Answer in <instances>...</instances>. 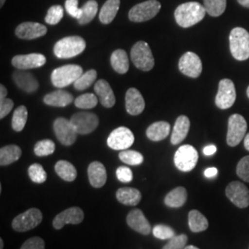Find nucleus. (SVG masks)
Listing matches in <instances>:
<instances>
[{
	"instance_id": "5fc2aeb1",
	"label": "nucleus",
	"mask_w": 249,
	"mask_h": 249,
	"mask_svg": "<svg viewBox=\"0 0 249 249\" xmlns=\"http://www.w3.org/2000/svg\"><path fill=\"white\" fill-rule=\"evenodd\" d=\"M237 2L240 4L241 6L249 9V0H237Z\"/></svg>"
},
{
	"instance_id": "423d86ee",
	"label": "nucleus",
	"mask_w": 249,
	"mask_h": 249,
	"mask_svg": "<svg viewBox=\"0 0 249 249\" xmlns=\"http://www.w3.org/2000/svg\"><path fill=\"white\" fill-rule=\"evenodd\" d=\"M160 3L157 0H148L134 6L128 12V18L134 22H143L154 18L160 11Z\"/></svg>"
},
{
	"instance_id": "c9c22d12",
	"label": "nucleus",
	"mask_w": 249,
	"mask_h": 249,
	"mask_svg": "<svg viewBox=\"0 0 249 249\" xmlns=\"http://www.w3.org/2000/svg\"><path fill=\"white\" fill-rule=\"evenodd\" d=\"M207 13L212 17H219L226 9V0H203Z\"/></svg>"
},
{
	"instance_id": "a18cd8bd",
	"label": "nucleus",
	"mask_w": 249,
	"mask_h": 249,
	"mask_svg": "<svg viewBox=\"0 0 249 249\" xmlns=\"http://www.w3.org/2000/svg\"><path fill=\"white\" fill-rule=\"evenodd\" d=\"M236 174L242 180L249 183V155L239 160L236 166Z\"/></svg>"
},
{
	"instance_id": "393cba45",
	"label": "nucleus",
	"mask_w": 249,
	"mask_h": 249,
	"mask_svg": "<svg viewBox=\"0 0 249 249\" xmlns=\"http://www.w3.org/2000/svg\"><path fill=\"white\" fill-rule=\"evenodd\" d=\"M73 101V96L69 91L58 89L46 94L44 98L45 105L50 107H66Z\"/></svg>"
},
{
	"instance_id": "ddd939ff",
	"label": "nucleus",
	"mask_w": 249,
	"mask_h": 249,
	"mask_svg": "<svg viewBox=\"0 0 249 249\" xmlns=\"http://www.w3.org/2000/svg\"><path fill=\"white\" fill-rule=\"evenodd\" d=\"M225 194L231 203L240 209L249 206V189L239 181L231 182L225 189Z\"/></svg>"
},
{
	"instance_id": "aec40b11",
	"label": "nucleus",
	"mask_w": 249,
	"mask_h": 249,
	"mask_svg": "<svg viewBox=\"0 0 249 249\" xmlns=\"http://www.w3.org/2000/svg\"><path fill=\"white\" fill-rule=\"evenodd\" d=\"M126 223L134 231H138L144 235L150 234L151 231V224L144 216L142 212L139 209L133 210L127 214Z\"/></svg>"
},
{
	"instance_id": "8fccbe9b",
	"label": "nucleus",
	"mask_w": 249,
	"mask_h": 249,
	"mask_svg": "<svg viewBox=\"0 0 249 249\" xmlns=\"http://www.w3.org/2000/svg\"><path fill=\"white\" fill-rule=\"evenodd\" d=\"M13 107L14 103L11 99L5 98L0 100V118L3 119L4 117L8 116L11 112Z\"/></svg>"
},
{
	"instance_id": "2f4dec72",
	"label": "nucleus",
	"mask_w": 249,
	"mask_h": 249,
	"mask_svg": "<svg viewBox=\"0 0 249 249\" xmlns=\"http://www.w3.org/2000/svg\"><path fill=\"white\" fill-rule=\"evenodd\" d=\"M188 225L193 232H200L208 229L209 222L203 214L196 210H192L188 214Z\"/></svg>"
},
{
	"instance_id": "6e6552de",
	"label": "nucleus",
	"mask_w": 249,
	"mask_h": 249,
	"mask_svg": "<svg viewBox=\"0 0 249 249\" xmlns=\"http://www.w3.org/2000/svg\"><path fill=\"white\" fill-rule=\"evenodd\" d=\"M43 221V214L40 210L33 208L18 214L12 221V228L17 231H28L35 229Z\"/></svg>"
},
{
	"instance_id": "49530a36",
	"label": "nucleus",
	"mask_w": 249,
	"mask_h": 249,
	"mask_svg": "<svg viewBox=\"0 0 249 249\" xmlns=\"http://www.w3.org/2000/svg\"><path fill=\"white\" fill-rule=\"evenodd\" d=\"M65 8L67 12L73 18L79 19L81 17L82 10L79 8V0H66Z\"/></svg>"
},
{
	"instance_id": "f03ea898",
	"label": "nucleus",
	"mask_w": 249,
	"mask_h": 249,
	"mask_svg": "<svg viewBox=\"0 0 249 249\" xmlns=\"http://www.w3.org/2000/svg\"><path fill=\"white\" fill-rule=\"evenodd\" d=\"M231 55L238 61L249 58V33L244 28H233L229 36Z\"/></svg>"
},
{
	"instance_id": "5701e85b",
	"label": "nucleus",
	"mask_w": 249,
	"mask_h": 249,
	"mask_svg": "<svg viewBox=\"0 0 249 249\" xmlns=\"http://www.w3.org/2000/svg\"><path fill=\"white\" fill-rule=\"evenodd\" d=\"M89 184L95 188L104 187L107 182V174L105 165L100 161H92L88 167Z\"/></svg>"
},
{
	"instance_id": "9b49d317",
	"label": "nucleus",
	"mask_w": 249,
	"mask_h": 249,
	"mask_svg": "<svg viewBox=\"0 0 249 249\" xmlns=\"http://www.w3.org/2000/svg\"><path fill=\"white\" fill-rule=\"evenodd\" d=\"M53 131L59 142L65 146H71L77 140L78 132L71 121L64 117H58L54 120Z\"/></svg>"
},
{
	"instance_id": "473e14b6",
	"label": "nucleus",
	"mask_w": 249,
	"mask_h": 249,
	"mask_svg": "<svg viewBox=\"0 0 249 249\" xmlns=\"http://www.w3.org/2000/svg\"><path fill=\"white\" fill-rule=\"evenodd\" d=\"M54 170L58 177L67 182H72L77 178V170L68 160H58L54 165Z\"/></svg>"
},
{
	"instance_id": "4468645a",
	"label": "nucleus",
	"mask_w": 249,
	"mask_h": 249,
	"mask_svg": "<svg viewBox=\"0 0 249 249\" xmlns=\"http://www.w3.org/2000/svg\"><path fill=\"white\" fill-rule=\"evenodd\" d=\"M179 71L189 78H198L202 72V63L199 56L193 52L184 53L178 63Z\"/></svg>"
},
{
	"instance_id": "1a4fd4ad",
	"label": "nucleus",
	"mask_w": 249,
	"mask_h": 249,
	"mask_svg": "<svg viewBox=\"0 0 249 249\" xmlns=\"http://www.w3.org/2000/svg\"><path fill=\"white\" fill-rule=\"evenodd\" d=\"M198 160V153L191 145H183L178 149L174 161L178 169L182 172H190L195 168Z\"/></svg>"
},
{
	"instance_id": "4c0bfd02",
	"label": "nucleus",
	"mask_w": 249,
	"mask_h": 249,
	"mask_svg": "<svg viewBox=\"0 0 249 249\" xmlns=\"http://www.w3.org/2000/svg\"><path fill=\"white\" fill-rule=\"evenodd\" d=\"M119 159L129 165H140L142 163L144 157L139 151L124 150L119 153Z\"/></svg>"
},
{
	"instance_id": "bb28decb",
	"label": "nucleus",
	"mask_w": 249,
	"mask_h": 249,
	"mask_svg": "<svg viewBox=\"0 0 249 249\" xmlns=\"http://www.w3.org/2000/svg\"><path fill=\"white\" fill-rule=\"evenodd\" d=\"M171 125L168 122L159 121L151 124L146 130V135L152 142H160L168 137Z\"/></svg>"
},
{
	"instance_id": "6e6d98bb",
	"label": "nucleus",
	"mask_w": 249,
	"mask_h": 249,
	"mask_svg": "<svg viewBox=\"0 0 249 249\" xmlns=\"http://www.w3.org/2000/svg\"><path fill=\"white\" fill-rule=\"evenodd\" d=\"M244 145H245V148L246 150H248L249 151V133L248 135H246L245 137V140H244Z\"/></svg>"
},
{
	"instance_id": "de8ad7c7",
	"label": "nucleus",
	"mask_w": 249,
	"mask_h": 249,
	"mask_svg": "<svg viewBox=\"0 0 249 249\" xmlns=\"http://www.w3.org/2000/svg\"><path fill=\"white\" fill-rule=\"evenodd\" d=\"M45 241L41 237L35 236L28 239L24 244L21 246L20 249H45Z\"/></svg>"
},
{
	"instance_id": "7c9ffc66",
	"label": "nucleus",
	"mask_w": 249,
	"mask_h": 249,
	"mask_svg": "<svg viewBox=\"0 0 249 249\" xmlns=\"http://www.w3.org/2000/svg\"><path fill=\"white\" fill-rule=\"evenodd\" d=\"M111 65L115 71L119 74H124L129 70L128 56L124 50L117 49L111 55Z\"/></svg>"
},
{
	"instance_id": "412c9836",
	"label": "nucleus",
	"mask_w": 249,
	"mask_h": 249,
	"mask_svg": "<svg viewBox=\"0 0 249 249\" xmlns=\"http://www.w3.org/2000/svg\"><path fill=\"white\" fill-rule=\"evenodd\" d=\"M12 79L19 89L29 93L35 92L39 88V82L36 77L26 71H16L12 75Z\"/></svg>"
},
{
	"instance_id": "b1692460",
	"label": "nucleus",
	"mask_w": 249,
	"mask_h": 249,
	"mask_svg": "<svg viewBox=\"0 0 249 249\" xmlns=\"http://www.w3.org/2000/svg\"><path fill=\"white\" fill-rule=\"evenodd\" d=\"M190 128V120L186 116H178L171 137V142L173 145H178L182 142L188 134Z\"/></svg>"
},
{
	"instance_id": "f8f14e48",
	"label": "nucleus",
	"mask_w": 249,
	"mask_h": 249,
	"mask_svg": "<svg viewBox=\"0 0 249 249\" xmlns=\"http://www.w3.org/2000/svg\"><path fill=\"white\" fill-rule=\"evenodd\" d=\"M236 99L234 84L229 79H223L219 83V89L215 98V104L220 109H229L233 106Z\"/></svg>"
},
{
	"instance_id": "a19ab883",
	"label": "nucleus",
	"mask_w": 249,
	"mask_h": 249,
	"mask_svg": "<svg viewBox=\"0 0 249 249\" xmlns=\"http://www.w3.org/2000/svg\"><path fill=\"white\" fill-rule=\"evenodd\" d=\"M55 150V145L50 140H44L36 143L35 146V153L39 157H44L53 154Z\"/></svg>"
},
{
	"instance_id": "dca6fc26",
	"label": "nucleus",
	"mask_w": 249,
	"mask_h": 249,
	"mask_svg": "<svg viewBox=\"0 0 249 249\" xmlns=\"http://www.w3.org/2000/svg\"><path fill=\"white\" fill-rule=\"evenodd\" d=\"M12 65L17 70H32L41 68L46 63V58L42 53H28V54H18L12 58Z\"/></svg>"
},
{
	"instance_id": "6ab92c4d",
	"label": "nucleus",
	"mask_w": 249,
	"mask_h": 249,
	"mask_svg": "<svg viewBox=\"0 0 249 249\" xmlns=\"http://www.w3.org/2000/svg\"><path fill=\"white\" fill-rule=\"evenodd\" d=\"M125 109L131 116H139L145 109V101L139 89L130 88L125 93Z\"/></svg>"
},
{
	"instance_id": "3c124183",
	"label": "nucleus",
	"mask_w": 249,
	"mask_h": 249,
	"mask_svg": "<svg viewBox=\"0 0 249 249\" xmlns=\"http://www.w3.org/2000/svg\"><path fill=\"white\" fill-rule=\"evenodd\" d=\"M217 151V147L215 145H208L203 149V153L206 156H212Z\"/></svg>"
},
{
	"instance_id": "f257e3e1",
	"label": "nucleus",
	"mask_w": 249,
	"mask_h": 249,
	"mask_svg": "<svg viewBox=\"0 0 249 249\" xmlns=\"http://www.w3.org/2000/svg\"><path fill=\"white\" fill-rule=\"evenodd\" d=\"M206 9L198 2H187L178 6L175 11L177 23L182 28L194 26L205 18Z\"/></svg>"
},
{
	"instance_id": "c03bdc74",
	"label": "nucleus",
	"mask_w": 249,
	"mask_h": 249,
	"mask_svg": "<svg viewBox=\"0 0 249 249\" xmlns=\"http://www.w3.org/2000/svg\"><path fill=\"white\" fill-rule=\"evenodd\" d=\"M187 236L186 234L175 235L169 239V242L162 248V249H185L187 245Z\"/></svg>"
},
{
	"instance_id": "20e7f679",
	"label": "nucleus",
	"mask_w": 249,
	"mask_h": 249,
	"mask_svg": "<svg viewBox=\"0 0 249 249\" xmlns=\"http://www.w3.org/2000/svg\"><path fill=\"white\" fill-rule=\"evenodd\" d=\"M83 74V70L78 65H66L55 69L51 75L53 86L62 89L67 87L80 78Z\"/></svg>"
},
{
	"instance_id": "c85d7f7f",
	"label": "nucleus",
	"mask_w": 249,
	"mask_h": 249,
	"mask_svg": "<svg viewBox=\"0 0 249 249\" xmlns=\"http://www.w3.org/2000/svg\"><path fill=\"white\" fill-rule=\"evenodd\" d=\"M187 199V189L185 187H178L166 195L164 203L170 208H180L186 203Z\"/></svg>"
},
{
	"instance_id": "0eeeda50",
	"label": "nucleus",
	"mask_w": 249,
	"mask_h": 249,
	"mask_svg": "<svg viewBox=\"0 0 249 249\" xmlns=\"http://www.w3.org/2000/svg\"><path fill=\"white\" fill-rule=\"evenodd\" d=\"M248 129V124L244 116L233 114L228 119V132L226 142L230 147H235L245 139Z\"/></svg>"
},
{
	"instance_id": "58836bf2",
	"label": "nucleus",
	"mask_w": 249,
	"mask_h": 249,
	"mask_svg": "<svg viewBox=\"0 0 249 249\" xmlns=\"http://www.w3.org/2000/svg\"><path fill=\"white\" fill-rule=\"evenodd\" d=\"M28 174L31 180L36 184H43L47 179L46 172L44 167L39 163L32 164L28 169Z\"/></svg>"
},
{
	"instance_id": "2eb2a0df",
	"label": "nucleus",
	"mask_w": 249,
	"mask_h": 249,
	"mask_svg": "<svg viewBox=\"0 0 249 249\" xmlns=\"http://www.w3.org/2000/svg\"><path fill=\"white\" fill-rule=\"evenodd\" d=\"M71 121L76 131L80 135L91 133L97 128L99 124L98 116L88 112H80L73 115Z\"/></svg>"
},
{
	"instance_id": "f3484780",
	"label": "nucleus",
	"mask_w": 249,
	"mask_h": 249,
	"mask_svg": "<svg viewBox=\"0 0 249 249\" xmlns=\"http://www.w3.org/2000/svg\"><path fill=\"white\" fill-rule=\"evenodd\" d=\"M83 219V211L78 207H72L55 216L53 221V228L60 230L66 224H79Z\"/></svg>"
},
{
	"instance_id": "4be33fe9",
	"label": "nucleus",
	"mask_w": 249,
	"mask_h": 249,
	"mask_svg": "<svg viewBox=\"0 0 249 249\" xmlns=\"http://www.w3.org/2000/svg\"><path fill=\"white\" fill-rule=\"evenodd\" d=\"M94 91L100 99V103L104 107L111 108L115 106L116 96L107 80H98L94 85Z\"/></svg>"
},
{
	"instance_id": "09e8293b",
	"label": "nucleus",
	"mask_w": 249,
	"mask_h": 249,
	"mask_svg": "<svg viewBox=\"0 0 249 249\" xmlns=\"http://www.w3.org/2000/svg\"><path fill=\"white\" fill-rule=\"evenodd\" d=\"M116 178L122 183H129L133 179V174L128 167L120 166L116 170Z\"/></svg>"
},
{
	"instance_id": "e433bc0d",
	"label": "nucleus",
	"mask_w": 249,
	"mask_h": 249,
	"mask_svg": "<svg viewBox=\"0 0 249 249\" xmlns=\"http://www.w3.org/2000/svg\"><path fill=\"white\" fill-rule=\"evenodd\" d=\"M97 78V72L94 70H89L83 73L78 80L75 81L74 87L78 90H84L88 89L89 86L95 81Z\"/></svg>"
},
{
	"instance_id": "13d9d810",
	"label": "nucleus",
	"mask_w": 249,
	"mask_h": 249,
	"mask_svg": "<svg viewBox=\"0 0 249 249\" xmlns=\"http://www.w3.org/2000/svg\"><path fill=\"white\" fill-rule=\"evenodd\" d=\"M3 248H4V241L1 238L0 239V249H3Z\"/></svg>"
},
{
	"instance_id": "79ce46f5",
	"label": "nucleus",
	"mask_w": 249,
	"mask_h": 249,
	"mask_svg": "<svg viewBox=\"0 0 249 249\" xmlns=\"http://www.w3.org/2000/svg\"><path fill=\"white\" fill-rule=\"evenodd\" d=\"M64 16V10L60 5H54L48 9L46 17H45V22L49 25H55L59 23Z\"/></svg>"
},
{
	"instance_id": "9d476101",
	"label": "nucleus",
	"mask_w": 249,
	"mask_h": 249,
	"mask_svg": "<svg viewBox=\"0 0 249 249\" xmlns=\"http://www.w3.org/2000/svg\"><path fill=\"white\" fill-rule=\"evenodd\" d=\"M135 141L132 131L124 126L113 130L107 139V145L116 151H124L132 146Z\"/></svg>"
},
{
	"instance_id": "603ef678",
	"label": "nucleus",
	"mask_w": 249,
	"mask_h": 249,
	"mask_svg": "<svg viewBox=\"0 0 249 249\" xmlns=\"http://www.w3.org/2000/svg\"><path fill=\"white\" fill-rule=\"evenodd\" d=\"M218 174V169L215 167H210L205 170L204 176L206 178H215Z\"/></svg>"
},
{
	"instance_id": "7ed1b4c3",
	"label": "nucleus",
	"mask_w": 249,
	"mask_h": 249,
	"mask_svg": "<svg viewBox=\"0 0 249 249\" xmlns=\"http://www.w3.org/2000/svg\"><path fill=\"white\" fill-rule=\"evenodd\" d=\"M86 42L80 36H69L59 40L53 47V53L58 58H71L82 53Z\"/></svg>"
},
{
	"instance_id": "ea45409f",
	"label": "nucleus",
	"mask_w": 249,
	"mask_h": 249,
	"mask_svg": "<svg viewBox=\"0 0 249 249\" xmlns=\"http://www.w3.org/2000/svg\"><path fill=\"white\" fill-rule=\"evenodd\" d=\"M98 99L93 93H85L75 100V106L80 109H91L97 106Z\"/></svg>"
},
{
	"instance_id": "4d7b16f0",
	"label": "nucleus",
	"mask_w": 249,
	"mask_h": 249,
	"mask_svg": "<svg viewBox=\"0 0 249 249\" xmlns=\"http://www.w3.org/2000/svg\"><path fill=\"white\" fill-rule=\"evenodd\" d=\"M185 249H199L198 248H196V247H194V246H188V247H186Z\"/></svg>"
},
{
	"instance_id": "a878e982",
	"label": "nucleus",
	"mask_w": 249,
	"mask_h": 249,
	"mask_svg": "<svg viewBox=\"0 0 249 249\" xmlns=\"http://www.w3.org/2000/svg\"><path fill=\"white\" fill-rule=\"evenodd\" d=\"M116 198L122 204L136 206L142 200V193L136 188L121 187L116 191Z\"/></svg>"
},
{
	"instance_id": "a211bd4d",
	"label": "nucleus",
	"mask_w": 249,
	"mask_h": 249,
	"mask_svg": "<svg viewBox=\"0 0 249 249\" xmlns=\"http://www.w3.org/2000/svg\"><path fill=\"white\" fill-rule=\"evenodd\" d=\"M47 29L45 25L37 22H23L15 31L16 36L24 40H34L45 36Z\"/></svg>"
},
{
	"instance_id": "052dcab7",
	"label": "nucleus",
	"mask_w": 249,
	"mask_h": 249,
	"mask_svg": "<svg viewBox=\"0 0 249 249\" xmlns=\"http://www.w3.org/2000/svg\"><path fill=\"white\" fill-rule=\"evenodd\" d=\"M247 94H248V97L249 98V88H248V89H247Z\"/></svg>"
},
{
	"instance_id": "39448f33",
	"label": "nucleus",
	"mask_w": 249,
	"mask_h": 249,
	"mask_svg": "<svg viewBox=\"0 0 249 249\" xmlns=\"http://www.w3.org/2000/svg\"><path fill=\"white\" fill-rule=\"evenodd\" d=\"M131 60L135 67L142 71H150L154 67V57L149 45L140 41L135 44L131 49Z\"/></svg>"
},
{
	"instance_id": "f704fd0d",
	"label": "nucleus",
	"mask_w": 249,
	"mask_h": 249,
	"mask_svg": "<svg viewBox=\"0 0 249 249\" xmlns=\"http://www.w3.org/2000/svg\"><path fill=\"white\" fill-rule=\"evenodd\" d=\"M28 119V110L24 106L18 107L13 113L11 125L16 132H20L24 128Z\"/></svg>"
},
{
	"instance_id": "bf43d9fd",
	"label": "nucleus",
	"mask_w": 249,
	"mask_h": 249,
	"mask_svg": "<svg viewBox=\"0 0 249 249\" xmlns=\"http://www.w3.org/2000/svg\"><path fill=\"white\" fill-rule=\"evenodd\" d=\"M5 1H6V0H1V1H0V7H1V8L3 7V5H4Z\"/></svg>"
},
{
	"instance_id": "37998d69",
	"label": "nucleus",
	"mask_w": 249,
	"mask_h": 249,
	"mask_svg": "<svg viewBox=\"0 0 249 249\" xmlns=\"http://www.w3.org/2000/svg\"><path fill=\"white\" fill-rule=\"evenodd\" d=\"M152 233L156 238L160 239V240H167V239L169 240L176 235L175 231L170 226L164 225V224L156 225L152 229Z\"/></svg>"
},
{
	"instance_id": "864d4df0",
	"label": "nucleus",
	"mask_w": 249,
	"mask_h": 249,
	"mask_svg": "<svg viewBox=\"0 0 249 249\" xmlns=\"http://www.w3.org/2000/svg\"><path fill=\"white\" fill-rule=\"evenodd\" d=\"M7 94H8V90L6 89V87L4 85H1L0 86V100L6 98Z\"/></svg>"
},
{
	"instance_id": "72a5a7b5",
	"label": "nucleus",
	"mask_w": 249,
	"mask_h": 249,
	"mask_svg": "<svg viewBox=\"0 0 249 249\" xmlns=\"http://www.w3.org/2000/svg\"><path fill=\"white\" fill-rule=\"evenodd\" d=\"M82 14L78 19L80 25H85L89 23L97 14L98 11V3L95 0L87 1L81 8Z\"/></svg>"
},
{
	"instance_id": "c756f323",
	"label": "nucleus",
	"mask_w": 249,
	"mask_h": 249,
	"mask_svg": "<svg viewBox=\"0 0 249 249\" xmlns=\"http://www.w3.org/2000/svg\"><path fill=\"white\" fill-rule=\"evenodd\" d=\"M21 149L17 145H8L0 149V165H9L20 158Z\"/></svg>"
},
{
	"instance_id": "cd10ccee",
	"label": "nucleus",
	"mask_w": 249,
	"mask_h": 249,
	"mask_svg": "<svg viewBox=\"0 0 249 249\" xmlns=\"http://www.w3.org/2000/svg\"><path fill=\"white\" fill-rule=\"evenodd\" d=\"M120 7V0H107L100 10L99 19L103 24L111 23L116 18Z\"/></svg>"
}]
</instances>
